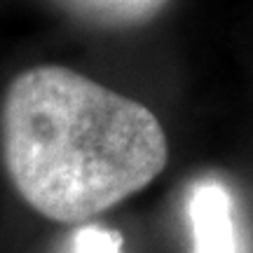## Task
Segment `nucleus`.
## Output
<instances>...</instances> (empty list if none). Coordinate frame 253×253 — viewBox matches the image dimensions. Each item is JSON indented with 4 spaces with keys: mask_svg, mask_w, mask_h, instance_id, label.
<instances>
[{
    "mask_svg": "<svg viewBox=\"0 0 253 253\" xmlns=\"http://www.w3.org/2000/svg\"><path fill=\"white\" fill-rule=\"evenodd\" d=\"M185 207L195 253H244L237 230L235 202L220 181H197L190 190Z\"/></svg>",
    "mask_w": 253,
    "mask_h": 253,
    "instance_id": "f03ea898",
    "label": "nucleus"
},
{
    "mask_svg": "<svg viewBox=\"0 0 253 253\" xmlns=\"http://www.w3.org/2000/svg\"><path fill=\"white\" fill-rule=\"evenodd\" d=\"M75 253H122V235L103 225H82L73 237Z\"/></svg>",
    "mask_w": 253,
    "mask_h": 253,
    "instance_id": "7ed1b4c3",
    "label": "nucleus"
},
{
    "mask_svg": "<svg viewBox=\"0 0 253 253\" xmlns=\"http://www.w3.org/2000/svg\"><path fill=\"white\" fill-rule=\"evenodd\" d=\"M0 134L19 197L54 223L108 211L148 188L169 160L153 110L54 63L9 82Z\"/></svg>",
    "mask_w": 253,
    "mask_h": 253,
    "instance_id": "f257e3e1",
    "label": "nucleus"
}]
</instances>
